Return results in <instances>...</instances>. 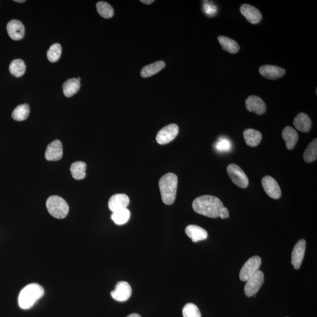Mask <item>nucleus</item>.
Wrapping results in <instances>:
<instances>
[{
  "mask_svg": "<svg viewBox=\"0 0 317 317\" xmlns=\"http://www.w3.org/2000/svg\"><path fill=\"white\" fill-rule=\"evenodd\" d=\"M218 41L224 51L229 52L230 54H236L240 50L238 43L230 38L220 35L218 37Z\"/></svg>",
  "mask_w": 317,
  "mask_h": 317,
  "instance_id": "5701e85b",
  "label": "nucleus"
},
{
  "mask_svg": "<svg viewBox=\"0 0 317 317\" xmlns=\"http://www.w3.org/2000/svg\"><path fill=\"white\" fill-rule=\"evenodd\" d=\"M182 314L183 317H201L199 309L193 303L186 304L183 307Z\"/></svg>",
  "mask_w": 317,
  "mask_h": 317,
  "instance_id": "2f4dec72",
  "label": "nucleus"
},
{
  "mask_svg": "<svg viewBox=\"0 0 317 317\" xmlns=\"http://www.w3.org/2000/svg\"><path fill=\"white\" fill-rule=\"evenodd\" d=\"M63 155V145L60 141L55 140L48 145L45 154L49 161H58Z\"/></svg>",
  "mask_w": 317,
  "mask_h": 317,
  "instance_id": "ddd939ff",
  "label": "nucleus"
},
{
  "mask_svg": "<svg viewBox=\"0 0 317 317\" xmlns=\"http://www.w3.org/2000/svg\"><path fill=\"white\" fill-rule=\"evenodd\" d=\"M46 206L50 215L59 219H64L69 212V206L63 198L52 195L47 200Z\"/></svg>",
  "mask_w": 317,
  "mask_h": 317,
  "instance_id": "20e7f679",
  "label": "nucleus"
},
{
  "mask_svg": "<svg viewBox=\"0 0 317 317\" xmlns=\"http://www.w3.org/2000/svg\"><path fill=\"white\" fill-rule=\"evenodd\" d=\"M282 138L286 142L287 149L292 150L297 144L298 140V133L291 126H286L283 130Z\"/></svg>",
  "mask_w": 317,
  "mask_h": 317,
  "instance_id": "6ab92c4d",
  "label": "nucleus"
},
{
  "mask_svg": "<svg viewBox=\"0 0 317 317\" xmlns=\"http://www.w3.org/2000/svg\"><path fill=\"white\" fill-rule=\"evenodd\" d=\"M7 30L12 40L19 41L24 37L25 27L19 20H13L7 24Z\"/></svg>",
  "mask_w": 317,
  "mask_h": 317,
  "instance_id": "4468645a",
  "label": "nucleus"
},
{
  "mask_svg": "<svg viewBox=\"0 0 317 317\" xmlns=\"http://www.w3.org/2000/svg\"><path fill=\"white\" fill-rule=\"evenodd\" d=\"M241 13L248 22L256 24L262 19V14L256 7L250 4H244L241 6Z\"/></svg>",
  "mask_w": 317,
  "mask_h": 317,
  "instance_id": "2eb2a0df",
  "label": "nucleus"
},
{
  "mask_svg": "<svg viewBox=\"0 0 317 317\" xmlns=\"http://www.w3.org/2000/svg\"><path fill=\"white\" fill-rule=\"evenodd\" d=\"M186 235L192 239L193 242L197 243L206 240L208 233L203 228L197 225H189L185 229Z\"/></svg>",
  "mask_w": 317,
  "mask_h": 317,
  "instance_id": "a211bd4d",
  "label": "nucleus"
},
{
  "mask_svg": "<svg viewBox=\"0 0 317 317\" xmlns=\"http://www.w3.org/2000/svg\"><path fill=\"white\" fill-rule=\"evenodd\" d=\"M130 218V212L129 209H123L112 213V220L117 225L126 224Z\"/></svg>",
  "mask_w": 317,
  "mask_h": 317,
  "instance_id": "c85d7f7f",
  "label": "nucleus"
},
{
  "mask_svg": "<svg viewBox=\"0 0 317 317\" xmlns=\"http://www.w3.org/2000/svg\"><path fill=\"white\" fill-rule=\"evenodd\" d=\"M265 281L263 272L257 271L252 276L246 281L244 287V293L247 297H252L259 291Z\"/></svg>",
  "mask_w": 317,
  "mask_h": 317,
  "instance_id": "423d86ee",
  "label": "nucleus"
},
{
  "mask_svg": "<svg viewBox=\"0 0 317 317\" xmlns=\"http://www.w3.org/2000/svg\"><path fill=\"white\" fill-rule=\"evenodd\" d=\"M178 178L175 174L168 173L163 176L159 182V187L161 192L163 202L167 205H171L175 201Z\"/></svg>",
  "mask_w": 317,
  "mask_h": 317,
  "instance_id": "f03ea898",
  "label": "nucleus"
},
{
  "mask_svg": "<svg viewBox=\"0 0 317 317\" xmlns=\"http://www.w3.org/2000/svg\"><path fill=\"white\" fill-rule=\"evenodd\" d=\"M179 126L176 124L171 123L160 130L156 135V141L160 145L170 143L175 138L179 133Z\"/></svg>",
  "mask_w": 317,
  "mask_h": 317,
  "instance_id": "6e6552de",
  "label": "nucleus"
},
{
  "mask_svg": "<svg viewBox=\"0 0 317 317\" xmlns=\"http://www.w3.org/2000/svg\"><path fill=\"white\" fill-rule=\"evenodd\" d=\"M244 136L245 143L248 146L256 147L262 141V134L259 130L247 129L244 130Z\"/></svg>",
  "mask_w": 317,
  "mask_h": 317,
  "instance_id": "412c9836",
  "label": "nucleus"
},
{
  "mask_svg": "<svg viewBox=\"0 0 317 317\" xmlns=\"http://www.w3.org/2000/svg\"><path fill=\"white\" fill-rule=\"evenodd\" d=\"M216 149L220 152H228L232 149V144L229 139L221 138L216 142Z\"/></svg>",
  "mask_w": 317,
  "mask_h": 317,
  "instance_id": "473e14b6",
  "label": "nucleus"
},
{
  "mask_svg": "<svg viewBox=\"0 0 317 317\" xmlns=\"http://www.w3.org/2000/svg\"><path fill=\"white\" fill-rule=\"evenodd\" d=\"M293 123L295 128L302 132H309L312 128V120L309 115L302 112L295 117Z\"/></svg>",
  "mask_w": 317,
  "mask_h": 317,
  "instance_id": "aec40b11",
  "label": "nucleus"
},
{
  "mask_svg": "<svg viewBox=\"0 0 317 317\" xmlns=\"http://www.w3.org/2000/svg\"><path fill=\"white\" fill-rule=\"evenodd\" d=\"M15 2H25V0H20V1H19V0H16V1H14Z\"/></svg>",
  "mask_w": 317,
  "mask_h": 317,
  "instance_id": "e433bc0d",
  "label": "nucleus"
},
{
  "mask_svg": "<svg viewBox=\"0 0 317 317\" xmlns=\"http://www.w3.org/2000/svg\"><path fill=\"white\" fill-rule=\"evenodd\" d=\"M112 297L118 301H125L128 300L132 294V288L126 281L118 283L115 289L111 293Z\"/></svg>",
  "mask_w": 317,
  "mask_h": 317,
  "instance_id": "9d476101",
  "label": "nucleus"
},
{
  "mask_svg": "<svg viewBox=\"0 0 317 317\" xmlns=\"http://www.w3.org/2000/svg\"><path fill=\"white\" fill-rule=\"evenodd\" d=\"M219 217L222 219H227L229 217V210H228L226 207H222L220 212V214H219Z\"/></svg>",
  "mask_w": 317,
  "mask_h": 317,
  "instance_id": "72a5a7b5",
  "label": "nucleus"
},
{
  "mask_svg": "<svg viewBox=\"0 0 317 317\" xmlns=\"http://www.w3.org/2000/svg\"><path fill=\"white\" fill-rule=\"evenodd\" d=\"M193 209L198 214L210 218H218L222 207V201L217 197L203 195L195 198L192 203Z\"/></svg>",
  "mask_w": 317,
  "mask_h": 317,
  "instance_id": "f257e3e1",
  "label": "nucleus"
},
{
  "mask_svg": "<svg viewBox=\"0 0 317 317\" xmlns=\"http://www.w3.org/2000/svg\"><path fill=\"white\" fill-rule=\"evenodd\" d=\"M44 294V290L40 284L37 283L28 284L20 293L19 306L24 310L31 309Z\"/></svg>",
  "mask_w": 317,
  "mask_h": 317,
  "instance_id": "7ed1b4c3",
  "label": "nucleus"
},
{
  "mask_svg": "<svg viewBox=\"0 0 317 317\" xmlns=\"http://www.w3.org/2000/svg\"><path fill=\"white\" fill-rule=\"evenodd\" d=\"M141 2L145 4H150L154 2L153 0H141Z\"/></svg>",
  "mask_w": 317,
  "mask_h": 317,
  "instance_id": "f704fd0d",
  "label": "nucleus"
},
{
  "mask_svg": "<svg viewBox=\"0 0 317 317\" xmlns=\"http://www.w3.org/2000/svg\"><path fill=\"white\" fill-rule=\"evenodd\" d=\"M306 242L301 239L294 245L292 256V264L295 269H298L303 262L305 252H306Z\"/></svg>",
  "mask_w": 317,
  "mask_h": 317,
  "instance_id": "9b49d317",
  "label": "nucleus"
},
{
  "mask_svg": "<svg viewBox=\"0 0 317 317\" xmlns=\"http://www.w3.org/2000/svg\"><path fill=\"white\" fill-rule=\"evenodd\" d=\"M80 87H81V83L78 79H68L63 85L64 94L67 98L73 97V95L78 93Z\"/></svg>",
  "mask_w": 317,
  "mask_h": 317,
  "instance_id": "b1692460",
  "label": "nucleus"
},
{
  "mask_svg": "<svg viewBox=\"0 0 317 317\" xmlns=\"http://www.w3.org/2000/svg\"><path fill=\"white\" fill-rule=\"evenodd\" d=\"M165 66L166 64L164 61L155 62V63L146 65V67L142 68L141 71V75L143 78L152 76L164 69Z\"/></svg>",
  "mask_w": 317,
  "mask_h": 317,
  "instance_id": "4be33fe9",
  "label": "nucleus"
},
{
  "mask_svg": "<svg viewBox=\"0 0 317 317\" xmlns=\"http://www.w3.org/2000/svg\"><path fill=\"white\" fill-rule=\"evenodd\" d=\"M259 72L263 77L268 79L275 80L281 78L286 73L283 68L274 65H265L259 68Z\"/></svg>",
  "mask_w": 317,
  "mask_h": 317,
  "instance_id": "dca6fc26",
  "label": "nucleus"
},
{
  "mask_svg": "<svg viewBox=\"0 0 317 317\" xmlns=\"http://www.w3.org/2000/svg\"><path fill=\"white\" fill-rule=\"evenodd\" d=\"M87 164L84 162L78 161L73 163L71 165L70 171L73 179L82 180L86 176Z\"/></svg>",
  "mask_w": 317,
  "mask_h": 317,
  "instance_id": "393cba45",
  "label": "nucleus"
},
{
  "mask_svg": "<svg viewBox=\"0 0 317 317\" xmlns=\"http://www.w3.org/2000/svg\"><path fill=\"white\" fill-rule=\"evenodd\" d=\"M245 103L248 111L254 112L257 115H262L266 111V104L259 97L255 96L248 97L245 100Z\"/></svg>",
  "mask_w": 317,
  "mask_h": 317,
  "instance_id": "f8f14e48",
  "label": "nucleus"
},
{
  "mask_svg": "<svg viewBox=\"0 0 317 317\" xmlns=\"http://www.w3.org/2000/svg\"><path fill=\"white\" fill-rule=\"evenodd\" d=\"M126 317H141L140 315H139L138 314H132Z\"/></svg>",
  "mask_w": 317,
  "mask_h": 317,
  "instance_id": "c9c22d12",
  "label": "nucleus"
},
{
  "mask_svg": "<svg viewBox=\"0 0 317 317\" xmlns=\"http://www.w3.org/2000/svg\"><path fill=\"white\" fill-rule=\"evenodd\" d=\"M303 158L305 162L312 163L316 161L317 158V138L308 145L304 151Z\"/></svg>",
  "mask_w": 317,
  "mask_h": 317,
  "instance_id": "cd10ccee",
  "label": "nucleus"
},
{
  "mask_svg": "<svg viewBox=\"0 0 317 317\" xmlns=\"http://www.w3.org/2000/svg\"><path fill=\"white\" fill-rule=\"evenodd\" d=\"M230 178L235 184L241 188H246L249 184L248 177L241 168L235 164H230L227 168Z\"/></svg>",
  "mask_w": 317,
  "mask_h": 317,
  "instance_id": "39448f33",
  "label": "nucleus"
},
{
  "mask_svg": "<svg viewBox=\"0 0 317 317\" xmlns=\"http://www.w3.org/2000/svg\"><path fill=\"white\" fill-rule=\"evenodd\" d=\"M62 47L60 44H53L47 51V58L51 63H56L61 57Z\"/></svg>",
  "mask_w": 317,
  "mask_h": 317,
  "instance_id": "7c9ffc66",
  "label": "nucleus"
},
{
  "mask_svg": "<svg viewBox=\"0 0 317 317\" xmlns=\"http://www.w3.org/2000/svg\"><path fill=\"white\" fill-rule=\"evenodd\" d=\"M129 198L125 194L112 195L109 200L108 207L112 213L127 208L129 204Z\"/></svg>",
  "mask_w": 317,
  "mask_h": 317,
  "instance_id": "f3484780",
  "label": "nucleus"
},
{
  "mask_svg": "<svg viewBox=\"0 0 317 317\" xmlns=\"http://www.w3.org/2000/svg\"><path fill=\"white\" fill-rule=\"evenodd\" d=\"M29 113H30V108L27 103H24L17 106L12 113V118L15 121H23L27 119Z\"/></svg>",
  "mask_w": 317,
  "mask_h": 317,
  "instance_id": "a878e982",
  "label": "nucleus"
},
{
  "mask_svg": "<svg viewBox=\"0 0 317 317\" xmlns=\"http://www.w3.org/2000/svg\"><path fill=\"white\" fill-rule=\"evenodd\" d=\"M9 70L12 75L17 78H20L25 73L26 65L24 61L21 59H16V60H13L9 67Z\"/></svg>",
  "mask_w": 317,
  "mask_h": 317,
  "instance_id": "bb28decb",
  "label": "nucleus"
},
{
  "mask_svg": "<svg viewBox=\"0 0 317 317\" xmlns=\"http://www.w3.org/2000/svg\"><path fill=\"white\" fill-rule=\"evenodd\" d=\"M262 186L266 194L274 199H278L281 195L279 185L273 177L266 176L262 179Z\"/></svg>",
  "mask_w": 317,
  "mask_h": 317,
  "instance_id": "1a4fd4ad",
  "label": "nucleus"
},
{
  "mask_svg": "<svg viewBox=\"0 0 317 317\" xmlns=\"http://www.w3.org/2000/svg\"><path fill=\"white\" fill-rule=\"evenodd\" d=\"M261 264H262V259L259 256L251 257L243 266L240 272V279L243 281H246L248 278L259 270Z\"/></svg>",
  "mask_w": 317,
  "mask_h": 317,
  "instance_id": "0eeeda50",
  "label": "nucleus"
},
{
  "mask_svg": "<svg viewBox=\"0 0 317 317\" xmlns=\"http://www.w3.org/2000/svg\"><path fill=\"white\" fill-rule=\"evenodd\" d=\"M98 13L105 19H111L114 15V10L108 2L99 1L97 4Z\"/></svg>",
  "mask_w": 317,
  "mask_h": 317,
  "instance_id": "c756f323",
  "label": "nucleus"
}]
</instances>
